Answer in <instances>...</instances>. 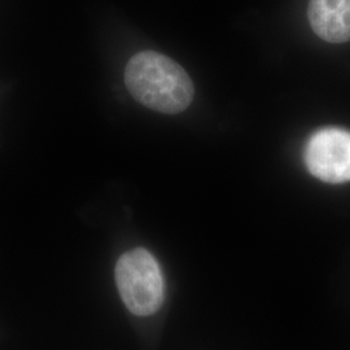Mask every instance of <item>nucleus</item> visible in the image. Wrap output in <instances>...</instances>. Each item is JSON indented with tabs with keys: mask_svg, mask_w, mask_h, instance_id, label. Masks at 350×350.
Here are the masks:
<instances>
[{
	"mask_svg": "<svg viewBox=\"0 0 350 350\" xmlns=\"http://www.w3.org/2000/svg\"><path fill=\"white\" fill-rule=\"evenodd\" d=\"M125 83L135 100L163 114L186 111L195 95L187 72L170 57L154 51L139 52L129 60Z\"/></svg>",
	"mask_w": 350,
	"mask_h": 350,
	"instance_id": "nucleus-1",
	"label": "nucleus"
},
{
	"mask_svg": "<svg viewBox=\"0 0 350 350\" xmlns=\"http://www.w3.org/2000/svg\"><path fill=\"white\" fill-rule=\"evenodd\" d=\"M114 275L120 296L131 313L148 317L161 309L163 271L150 252L144 248L126 252L116 263Z\"/></svg>",
	"mask_w": 350,
	"mask_h": 350,
	"instance_id": "nucleus-2",
	"label": "nucleus"
},
{
	"mask_svg": "<svg viewBox=\"0 0 350 350\" xmlns=\"http://www.w3.org/2000/svg\"><path fill=\"white\" fill-rule=\"evenodd\" d=\"M309 23L314 33L328 43L350 40V0H310Z\"/></svg>",
	"mask_w": 350,
	"mask_h": 350,
	"instance_id": "nucleus-4",
	"label": "nucleus"
},
{
	"mask_svg": "<svg viewBox=\"0 0 350 350\" xmlns=\"http://www.w3.org/2000/svg\"><path fill=\"white\" fill-rule=\"evenodd\" d=\"M310 174L325 183L350 182V131L323 127L308 139L304 152Z\"/></svg>",
	"mask_w": 350,
	"mask_h": 350,
	"instance_id": "nucleus-3",
	"label": "nucleus"
}]
</instances>
